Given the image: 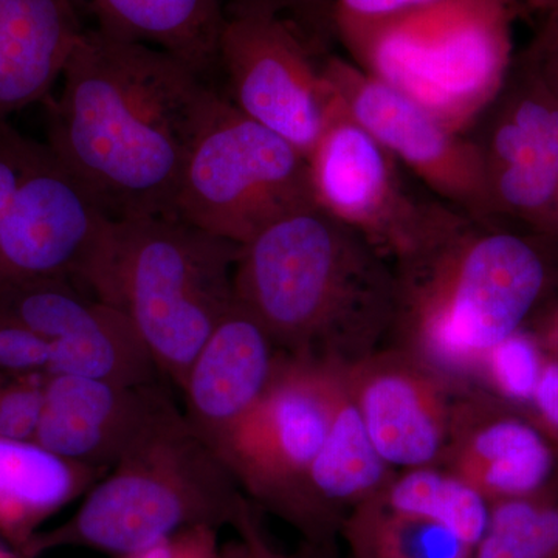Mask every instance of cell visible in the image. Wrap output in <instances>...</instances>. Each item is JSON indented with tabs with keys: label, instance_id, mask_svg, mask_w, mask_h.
I'll list each match as a JSON object with an SVG mask.
<instances>
[{
	"label": "cell",
	"instance_id": "cell-12",
	"mask_svg": "<svg viewBox=\"0 0 558 558\" xmlns=\"http://www.w3.org/2000/svg\"><path fill=\"white\" fill-rule=\"evenodd\" d=\"M325 72L349 116L438 199L469 218L498 220L492 211L483 156L475 140L450 130L354 62L328 57Z\"/></svg>",
	"mask_w": 558,
	"mask_h": 558
},
{
	"label": "cell",
	"instance_id": "cell-10",
	"mask_svg": "<svg viewBox=\"0 0 558 558\" xmlns=\"http://www.w3.org/2000/svg\"><path fill=\"white\" fill-rule=\"evenodd\" d=\"M339 384V362L282 354L258 402L213 449L250 501L278 519L325 442Z\"/></svg>",
	"mask_w": 558,
	"mask_h": 558
},
{
	"label": "cell",
	"instance_id": "cell-3",
	"mask_svg": "<svg viewBox=\"0 0 558 558\" xmlns=\"http://www.w3.org/2000/svg\"><path fill=\"white\" fill-rule=\"evenodd\" d=\"M391 337L454 384L526 329L558 289V244L505 220L465 218L432 247L396 263Z\"/></svg>",
	"mask_w": 558,
	"mask_h": 558
},
{
	"label": "cell",
	"instance_id": "cell-35",
	"mask_svg": "<svg viewBox=\"0 0 558 558\" xmlns=\"http://www.w3.org/2000/svg\"><path fill=\"white\" fill-rule=\"evenodd\" d=\"M532 332L537 337L539 347L543 348L546 354L558 357V304L543 314Z\"/></svg>",
	"mask_w": 558,
	"mask_h": 558
},
{
	"label": "cell",
	"instance_id": "cell-19",
	"mask_svg": "<svg viewBox=\"0 0 558 558\" xmlns=\"http://www.w3.org/2000/svg\"><path fill=\"white\" fill-rule=\"evenodd\" d=\"M396 469L374 449L357 410L340 384L325 442L312 459L290 498L282 521L311 545H328L340 537L344 519L384 490Z\"/></svg>",
	"mask_w": 558,
	"mask_h": 558
},
{
	"label": "cell",
	"instance_id": "cell-17",
	"mask_svg": "<svg viewBox=\"0 0 558 558\" xmlns=\"http://www.w3.org/2000/svg\"><path fill=\"white\" fill-rule=\"evenodd\" d=\"M170 402L159 381L121 385L47 374L33 440L58 457L108 473Z\"/></svg>",
	"mask_w": 558,
	"mask_h": 558
},
{
	"label": "cell",
	"instance_id": "cell-6",
	"mask_svg": "<svg viewBox=\"0 0 558 558\" xmlns=\"http://www.w3.org/2000/svg\"><path fill=\"white\" fill-rule=\"evenodd\" d=\"M512 9L506 0H446L389 20H332L359 69L468 134L512 68Z\"/></svg>",
	"mask_w": 558,
	"mask_h": 558
},
{
	"label": "cell",
	"instance_id": "cell-21",
	"mask_svg": "<svg viewBox=\"0 0 558 558\" xmlns=\"http://www.w3.org/2000/svg\"><path fill=\"white\" fill-rule=\"evenodd\" d=\"M105 475L35 440L0 438V537L21 554L47 520Z\"/></svg>",
	"mask_w": 558,
	"mask_h": 558
},
{
	"label": "cell",
	"instance_id": "cell-33",
	"mask_svg": "<svg viewBox=\"0 0 558 558\" xmlns=\"http://www.w3.org/2000/svg\"><path fill=\"white\" fill-rule=\"evenodd\" d=\"M238 539L223 548V558H301L300 550L278 549L260 527L255 509H250L236 527Z\"/></svg>",
	"mask_w": 558,
	"mask_h": 558
},
{
	"label": "cell",
	"instance_id": "cell-16",
	"mask_svg": "<svg viewBox=\"0 0 558 558\" xmlns=\"http://www.w3.org/2000/svg\"><path fill=\"white\" fill-rule=\"evenodd\" d=\"M442 468L490 505L558 497V447L526 407L469 385L451 411Z\"/></svg>",
	"mask_w": 558,
	"mask_h": 558
},
{
	"label": "cell",
	"instance_id": "cell-28",
	"mask_svg": "<svg viewBox=\"0 0 558 558\" xmlns=\"http://www.w3.org/2000/svg\"><path fill=\"white\" fill-rule=\"evenodd\" d=\"M49 363V343L0 307V373L47 374Z\"/></svg>",
	"mask_w": 558,
	"mask_h": 558
},
{
	"label": "cell",
	"instance_id": "cell-32",
	"mask_svg": "<svg viewBox=\"0 0 558 558\" xmlns=\"http://www.w3.org/2000/svg\"><path fill=\"white\" fill-rule=\"evenodd\" d=\"M442 2L446 0H333V14L352 20L381 21L414 13Z\"/></svg>",
	"mask_w": 558,
	"mask_h": 558
},
{
	"label": "cell",
	"instance_id": "cell-29",
	"mask_svg": "<svg viewBox=\"0 0 558 558\" xmlns=\"http://www.w3.org/2000/svg\"><path fill=\"white\" fill-rule=\"evenodd\" d=\"M38 146L11 130L7 120H0V220L9 211Z\"/></svg>",
	"mask_w": 558,
	"mask_h": 558
},
{
	"label": "cell",
	"instance_id": "cell-18",
	"mask_svg": "<svg viewBox=\"0 0 558 558\" xmlns=\"http://www.w3.org/2000/svg\"><path fill=\"white\" fill-rule=\"evenodd\" d=\"M282 354L266 329L234 300L197 352L180 389L183 414L207 446L215 449L258 402Z\"/></svg>",
	"mask_w": 558,
	"mask_h": 558
},
{
	"label": "cell",
	"instance_id": "cell-2",
	"mask_svg": "<svg viewBox=\"0 0 558 558\" xmlns=\"http://www.w3.org/2000/svg\"><path fill=\"white\" fill-rule=\"evenodd\" d=\"M233 292L289 355L348 365L384 347L395 323L389 260L315 202L240 245Z\"/></svg>",
	"mask_w": 558,
	"mask_h": 558
},
{
	"label": "cell",
	"instance_id": "cell-8",
	"mask_svg": "<svg viewBox=\"0 0 558 558\" xmlns=\"http://www.w3.org/2000/svg\"><path fill=\"white\" fill-rule=\"evenodd\" d=\"M326 60L279 0H231L223 7L218 68L227 100L306 157L340 105Z\"/></svg>",
	"mask_w": 558,
	"mask_h": 558
},
{
	"label": "cell",
	"instance_id": "cell-7",
	"mask_svg": "<svg viewBox=\"0 0 558 558\" xmlns=\"http://www.w3.org/2000/svg\"><path fill=\"white\" fill-rule=\"evenodd\" d=\"M312 202L306 156L218 94L183 168L175 218L242 245Z\"/></svg>",
	"mask_w": 558,
	"mask_h": 558
},
{
	"label": "cell",
	"instance_id": "cell-31",
	"mask_svg": "<svg viewBox=\"0 0 558 558\" xmlns=\"http://www.w3.org/2000/svg\"><path fill=\"white\" fill-rule=\"evenodd\" d=\"M521 58L558 100V10L546 14L542 31Z\"/></svg>",
	"mask_w": 558,
	"mask_h": 558
},
{
	"label": "cell",
	"instance_id": "cell-30",
	"mask_svg": "<svg viewBox=\"0 0 558 558\" xmlns=\"http://www.w3.org/2000/svg\"><path fill=\"white\" fill-rule=\"evenodd\" d=\"M119 558H223L219 543V529L191 526L174 532L148 548Z\"/></svg>",
	"mask_w": 558,
	"mask_h": 558
},
{
	"label": "cell",
	"instance_id": "cell-14",
	"mask_svg": "<svg viewBox=\"0 0 558 558\" xmlns=\"http://www.w3.org/2000/svg\"><path fill=\"white\" fill-rule=\"evenodd\" d=\"M110 220L49 145L39 143L0 220V281L68 278L83 288Z\"/></svg>",
	"mask_w": 558,
	"mask_h": 558
},
{
	"label": "cell",
	"instance_id": "cell-25",
	"mask_svg": "<svg viewBox=\"0 0 558 558\" xmlns=\"http://www.w3.org/2000/svg\"><path fill=\"white\" fill-rule=\"evenodd\" d=\"M473 558H558V497L492 505Z\"/></svg>",
	"mask_w": 558,
	"mask_h": 558
},
{
	"label": "cell",
	"instance_id": "cell-24",
	"mask_svg": "<svg viewBox=\"0 0 558 558\" xmlns=\"http://www.w3.org/2000/svg\"><path fill=\"white\" fill-rule=\"evenodd\" d=\"M349 558H473L475 548L435 521L371 499L340 527Z\"/></svg>",
	"mask_w": 558,
	"mask_h": 558
},
{
	"label": "cell",
	"instance_id": "cell-11",
	"mask_svg": "<svg viewBox=\"0 0 558 558\" xmlns=\"http://www.w3.org/2000/svg\"><path fill=\"white\" fill-rule=\"evenodd\" d=\"M494 218L558 244V100L523 58L476 121Z\"/></svg>",
	"mask_w": 558,
	"mask_h": 558
},
{
	"label": "cell",
	"instance_id": "cell-23",
	"mask_svg": "<svg viewBox=\"0 0 558 558\" xmlns=\"http://www.w3.org/2000/svg\"><path fill=\"white\" fill-rule=\"evenodd\" d=\"M374 499L399 512L435 521L473 548L490 520V502L442 465L396 470Z\"/></svg>",
	"mask_w": 558,
	"mask_h": 558
},
{
	"label": "cell",
	"instance_id": "cell-26",
	"mask_svg": "<svg viewBox=\"0 0 558 558\" xmlns=\"http://www.w3.org/2000/svg\"><path fill=\"white\" fill-rule=\"evenodd\" d=\"M545 355L534 332L520 330L487 355L475 385L527 409L542 374Z\"/></svg>",
	"mask_w": 558,
	"mask_h": 558
},
{
	"label": "cell",
	"instance_id": "cell-37",
	"mask_svg": "<svg viewBox=\"0 0 558 558\" xmlns=\"http://www.w3.org/2000/svg\"><path fill=\"white\" fill-rule=\"evenodd\" d=\"M508 2L513 9L524 7V9L543 11L546 14L558 10V0H508Z\"/></svg>",
	"mask_w": 558,
	"mask_h": 558
},
{
	"label": "cell",
	"instance_id": "cell-20",
	"mask_svg": "<svg viewBox=\"0 0 558 558\" xmlns=\"http://www.w3.org/2000/svg\"><path fill=\"white\" fill-rule=\"evenodd\" d=\"M83 32L73 0H0V120L49 100Z\"/></svg>",
	"mask_w": 558,
	"mask_h": 558
},
{
	"label": "cell",
	"instance_id": "cell-5",
	"mask_svg": "<svg viewBox=\"0 0 558 558\" xmlns=\"http://www.w3.org/2000/svg\"><path fill=\"white\" fill-rule=\"evenodd\" d=\"M240 245L175 216L110 220L83 288L131 319L161 377L182 389L234 301Z\"/></svg>",
	"mask_w": 558,
	"mask_h": 558
},
{
	"label": "cell",
	"instance_id": "cell-15",
	"mask_svg": "<svg viewBox=\"0 0 558 558\" xmlns=\"http://www.w3.org/2000/svg\"><path fill=\"white\" fill-rule=\"evenodd\" d=\"M341 373L366 435L387 464L440 465L462 385L395 344L341 363Z\"/></svg>",
	"mask_w": 558,
	"mask_h": 558
},
{
	"label": "cell",
	"instance_id": "cell-27",
	"mask_svg": "<svg viewBox=\"0 0 558 558\" xmlns=\"http://www.w3.org/2000/svg\"><path fill=\"white\" fill-rule=\"evenodd\" d=\"M47 374L0 373V438H35Z\"/></svg>",
	"mask_w": 558,
	"mask_h": 558
},
{
	"label": "cell",
	"instance_id": "cell-34",
	"mask_svg": "<svg viewBox=\"0 0 558 558\" xmlns=\"http://www.w3.org/2000/svg\"><path fill=\"white\" fill-rule=\"evenodd\" d=\"M527 409L558 447V357L556 355H545L542 374Z\"/></svg>",
	"mask_w": 558,
	"mask_h": 558
},
{
	"label": "cell",
	"instance_id": "cell-36",
	"mask_svg": "<svg viewBox=\"0 0 558 558\" xmlns=\"http://www.w3.org/2000/svg\"><path fill=\"white\" fill-rule=\"evenodd\" d=\"M300 550L301 558H344L336 548V543L328 545H311L304 542L303 548Z\"/></svg>",
	"mask_w": 558,
	"mask_h": 558
},
{
	"label": "cell",
	"instance_id": "cell-22",
	"mask_svg": "<svg viewBox=\"0 0 558 558\" xmlns=\"http://www.w3.org/2000/svg\"><path fill=\"white\" fill-rule=\"evenodd\" d=\"M98 31L167 51L207 78L218 69L220 0H86Z\"/></svg>",
	"mask_w": 558,
	"mask_h": 558
},
{
	"label": "cell",
	"instance_id": "cell-38",
	"mask_svg": "<svg viewBox=\"0 0 558 558\" xmlns=\"http://www.w3.org/2000/svg\"><path fill=\"white\" fill-rule=\"evenodd\" d=\"M0 558H22L16 549L0 545Z\"/></svg>",
	"mask_w": 558,
	"mask_h": 558
},
{
	"label": "cell",
	"instance_id": "cell-1",
	"mask_svg": "<svg viewBox=\"0 0 558 558\" xmlns=\"http://www.w3.org/2000/svg\"><path fill=\"white\" fill-rule=\"evenodd\" d=\"M46 100L49 148L112 220L174 216L180 178L219 92L156 47L84 31Z\"/></svg>",
	"mask_w": 558,
	"mask_h": 558
},
{
	"label": "cell",
	"instance_id": "cell-9",
	"mask_svg": "<svg viewBox=\"0 0 558 558\" xmlns=\"http://www.w3.org/2000/svg\"><path fill=\"white\" fill-rule=\"evenodd\" d=\"M306 159L315 204L357 231L385 259H409L469 218L411 190L402 165L341 101Z\"/></svg>",
	"mask_w": 558,
	"mask_h": 558
},
{
	"label": "cell",
	"instance_id": "cell-4",
	"mask_svg": "<svg viewBox=\"0 0 558 558\" xmlns=\"http://www.w3.org/2000/svg\"><path fill=\"white\" fill-rule=\"evenodd\" d=\"M252 508L230 470L171 400L84 495L76 512L39 532L21 557L62 548L123 557L185 527L236 529Z\"/></svg>",
	"mask_w": 558,
	"mask_h": 558
},
{
	"label": "cell",
	"instance_id": "cell-13",
	"mask_svg": "<svg viewBox=\"0 0 558 558\" xmlns=\"http://www.w3.org/2000/svg\"><path fill=\"white\" fill-rule=\"evenodd\" d=\"M0 307L49 343L47 374L121 385L156 384L161 377L131 319L72 279L0 281Z\"/></svg>",
	"mask_w": 558,
	"mask_h": 558
}]
</instances>
